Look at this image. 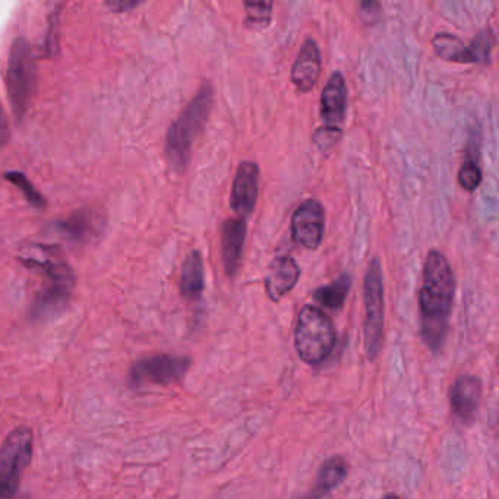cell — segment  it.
I'll return each mask as SVG.
<instances>
[{
  "instance_id": "484cf974",
  "label": "cell",
  "mask_w": 499,
  "mask_h": 499,
  "mask_svg": "<svg viewBox=\"0 0 499 499\" xmlns=\"http://www.w3.org/2000/svg\"><path fill=\"white\" fill-rule=\"evenodd\" d=\"M58 27H59V11H55V14L50 16L48 33L46 40V48L48 53H53V51L58 50Z\"/></svg>"
},
{
  "instance_id": "3957f363",
  "label": "cell",
  "mask_w": 499,
  "mask_h": 499,
  "mask_svg": "<svg viewBox=\"0 0 499 499\" xmlns=\"http://www.w3.org/2000/svg\"><path fill=\"white\" fill-rule=\"evenodd\" d=\"M214 106V90L204 84L170 126L166 137V159L179 173L185 172L196 138L201 135Z\"/></svg>"
},
{
  "instance_id": "ac0fdd59",
  "label": "cell",
  "mask_w": 499,
  "mask_h": 499,
  "mask_svg": "<svg viewBox=\"0 0 499 499\" xmlns=\"http://www.w3.org/2000/svg\"><path fill=\"white\" fill-rule=\"evenodd\" d=\"M432 47L435 55L443 61L454 63H475V58L471 55V50L464 41L450 33H438L432 38Z\"/></svg>"
},
{
  "instance_id": "4fadbf2b",
  "label": "cell",
  "mask_w": 499,
  "mask_h": 499,
  "mask_svg": "<svg viewBox=\"0 0 499 499\" xmlns=\"http://www.w3.org/2000/svg\"><path fill=\"white\" fill-rule=\"evenodd\" d=\"M248 226L241 217H231L224 220L221 227V256L226 274L234 277L238 274L246 242Z\"/></svg>"
},
{
  "instance_id": "ba28073f",
  "label": "cell",
  "mask_w": 499,
  "mask_h": 499,
  "mask_svg": "<svg viewBox=\"0 0 499 499\" xmlns=\"http://www.w3.org/2000/svg\"><path fill=\"white\" fill-rule=\"evenodd\" d=\"M191 359L187 356L155 354L140 359L129 371V379L134 387L142 385H169L187 375L191 367Z\"/></svg>"
},
{
  "instance_id": "d4e9b609",
  "label": "cell",
  "mask_w": 499,
  "mask_h": 499,
  "mask_svg": "<svg viewBox=\"0 0 499 499\" xmlns=\"http://www.w3.org/2000/svg\"><path fill=\"white\" fill-rule=\"evenodd\" d=\"M340 135H341V130H334V129L321 126L317 129V132L313 134L312 141L322 152H327L337 144Z\"/></svg>"
},
{
  "instance_id": "44dd1931",
  "label": "cell",
  "mask_w": 499,
  "mask_h": 499,
  "mask_svg": "<svg viewBox=\"0 0 499 499\" xmlns=\"http://www.w3.org/2000/svg\"><path fill=\"white\" fill-rule=\"evenodd\" d=\"M476 140H470L467 152H466V159L460 167L458 172V182L463 189L473 192L476 191L480 183H482V169L479 164V147H480V140H478V142H475Z\"/></svg>"
},
{
  "instance_id": "2e32d148",
  "label": "cell",
  "mask_w": 499,
  "mask_h": 499,
  "mask_svg": "<svg viewBox=\"0 0 499 499\" xmlns=\"http://www.w3.org/2000/svg\"><path fill=\"white\" fill-rule=\"evenodd\" d=\"M347 463L341 457H331L325 460L318 471L317 482H315V488L303 495L300 499H322L327 496L331 490H334L337 486L345 482L347 478Z\"/></svg>"
},
{
  "instance_id": "603a6c76",
  "label": "cell",
  "mask_w": 499,
  "mask_h": 499,
  "mask_svg": "<svg viewBox=\"0 0 499 499\" xmlns=\"http://www.w3.org/2000/svg\"><path fill=\"white\" fill-rule=\"evenodd\" d=\"M495 46V33L490 27L482 30L470 43L471 55L475 58V63H489L492 50Z\"/></svg>"
},
{
  "instance_id": "277c9868",
  "label": "cell",
  "mask_w": 499,
  "mask_h": 499,
  "mask_svg": "<svg viewBox=\"0 0 499 499\" xmlns=\"http://www.w3.org/2000/svg\"><path fill=\"white\" fill-rule=\"evenodd\" d=\"M335 328L328 315L313 305L299 312L295 328V349L300 360L310 366L321 364L335 346Z\"/></svg>"
},
{
  "instance_id": "6da1fadb",
  "label": "cell",
  "mask_w": 499,
  "mask_h": 499,
  "mask_svg": "<svg viewBox=\"0 0 499 499\" xmlns=\"http://www.w3.org/2000/svg\"><path fill=\"white\" fill-rule=\"evenodd\" d=\"M457 281L448 259L436 249L428 252L424 283L419 290L420 332L425 345L438 353L446 338L456 298Z\"/></svg>"
},
{
  "instance_id": "30bf717a",
  "label": "cell",
  "mask_w": 499,
  "mask_h": 499,
  "mask_svg": "<svg viewBox=\"0 0 499 499\" xmlns=\"http://www.w3.org/2000/svg\"><path fill=\"white\" fill-rule=\"evenodd\" d=\"M259 194V167L255 162H242L234 174L230 205L234 214L248 219L256 206Z\"/></svg>"
},
{
  "instance_id": "cb8c5ba5",
  "label": "cell",
  "mask_w": 499,
  "mask_h": 499,
  "mask_svg": "<svg viewBox=\"0 0 499 499\" xmlns=\"http://www.w3.org/2000/svg\"><path fill=\"white\" fill-rule=\"evenodd\" d=\"M5 179L8 182H11L12 185L18 187L19 191L23 194L25 199H27L31 205H34L36 208H44L46 206V199L44 196L33 187V183L28 180V177L25 176L23 173L19 172H8L5 174Z\"/></svg>"
},
{
  "instance_id": "8992f818",
  "label": "cell",
  "mask_w": 499,
  "mask_h": 499,
  "mask_svg": "<svg viewBox=\"0 0 499 499\" xmlns=\"http://www.w3.org/2000/svg\"><path fill=\"white\" fill-rule=\"evenodd\" d=\"M364 350L367 359L375 360L384 343V315H385V285L379 258H374L364 274Z\"/></svg>"
},
{
  "instance_id": "f1b7e54d",
  "label": "cell",
  "mask_w": 499,
  "mask_h": 499,
  "mask_svg": "<svg viewBox=\"0 0 499 499\" xmlns=\"http://www.w3.org/2000/svg\"><path fill=\"white\" fill-rule=\"evenodd\" d=\"M384 499H400L397 495H394V493H388L384 496Z\"/></svg>"
},
{
  "instance_id": "e0dca14e",
  "label": "cell",
  "mask_w": 499,
  "mask_h": 499,
  "mask_svg": "<svg viewBox=\"0 0 499 499\" xmlns=\"http://www.w3.org/2000/svg\"><path fill=\"white\" fill-rule=\"evenodd\" d=\"M205 288V268L199 251H192L183 262L180 274V293L188 300L201 298Z\"/></svg>"
},
{
  "instance_id": "83f0119b",
  "label": "cell",
  "mask_w": 499,
  "mask_h": 499,
  "mask_svg": "<svg viewBox=\"0 0 499 499\" xmlns=\"http://www.w3.org/2000/svg\"><path fill=\"white\" fill-rule=\"evenodd\" d=\"M109 8H112L115 12H125L127 9H132L138 5V2H127V0H115V2L107 4Z\"/></svg>"
},
{
  "instance_id": "8fae6325",
  "label": "cell",
  "mask_w": 499,
  "mask_h": 499,
  "mask_svg": "<svg viewBox=\"0 0 499 499\" xmlns=\"http://www.w3.org/2000/svg\"><path fill=\"white\" fill-rule=\"evenodd\" d=\"M347 84L341 72H334L321 94V120L322 126L341 130L347 112Z\"/></svg>"
},
{
  "instance_id": "7c38bea8",
  "label": "cell",
  "mask_w": 499,
  "mask_h": 499,
  "mask_svg": "<svg viewBox=\"0 0 499 499\" xmlns=\"http://www.w3.org/2000/svg\"><path fill=\"white\" fill-rule=\"evenodd\" d=\"M322 70L321 48L313 38H306L292 66V83L300 93H309L317 85Z\"/></svg>"
},
{
  "instance_id": "9c48e42d",
  "label": "cell",
  "mask_w": 499,
  "mask_h": 499,
  "mask_svg": "<svg viewBox=\"0 0 499 499\" xmlns=\"http://www.w3.org/2000/svg\"><path fill=\"white\" fill-rule=\"evenodd\" d=\"M325 233V208L318 199H305L292 217V238L308 249H318Z\"/></svg>"
},
{
  "instance_id": "4316f807",
  "label": "cell",
  "mask_w": 499,
  "mask_h": 499,
  "mask_svg": "<svg viewBox=\"0 0 499 499\" xmlns=\"http://www.w3.org/2000/svg\"><path fill=\"white\" fill-rule=\"evenodd\" d=\"M8 141H9V122L2 103H0V147H4Z\"/></svg>"
},
{
  "instance_id": "9a60e30c",
  "label": "cell",
  "mask_w": 499,
  "mask_h": 499,
  "mask_svg": "<svg viewBox=\"0 0 499 499\" xmlns=\"http://www.w3.org/2000/svg\"><path fill=\"white\" fill-rule=\"evenodd\" d=\"M482 399V382L475 375L458 377L450 388V406L457 419L468 422L475 417Z\"/></svg>"
},
{
  "instance_id": "5bb4252c",
  "label": "cell",
  "mask_w": 499,
  "mask_h": 499,
  "mask_svg": "<svg viewBox=\"0 0 499 499\" xmlns=\"http://www.w3.org/2000/svg\"><path fill=\"white\" fill-rule=\"evenodd\" d=\"M300 278V267L288 255L275 256L266 275V292L273 302H280L290 293Z\"/></svg>"
},
{
  "instance_id": "d6986e66",
  "label": "cell",
  "mask_w": 499,
  "mask_h": 499,
  "mask_svg": "<svg viewBox=\"0 0 499 499\" xmlns=\"http://www.w3.org/2000/svg\"><path fill=\"white\" fill-rule=\"evenodd\" d=\"M350 287H352V275L349 273H345L332 283L317 288L313 293V299L327 309L340 310L346 303Z\"/></svg>"
},
{
  "instance_id": "7a4b0ae2",
  "label": "cell",
  "mask_w": 499,
  "mask_h": 499,
  "mask_svg": "<svg viewBox=\"0 0 499 499\" xmlns=\"http://www.w3.org/2000/svg\"><path fill=\"white\" fill-rule=\"evenodd\" d=\"M22 261L38 268L46 277V285L37 295L31 315L34 320L47 321L61 315L72 296L75 275L62 251L56 246H37L25 252Z\"/></svg>"
},
{
  "instance_id": "5b68a950",
  "label": "cell",
  "mask_w": 499,
  "mask_h": 499,
  "mask_svg": "<svg viewBox=\"0 0 499 499\" xmlns=\"http://www.w3.org/2000/svg\"><path fill=\"white\" fill-rule=\"evenodd\" d=\"M37 83V68L31 46L16 38L9 50L6 68V88L12 110L18 120L28 112Z\"/></svg>"
},
{
  "instance_id": "52a82bcc",
  "label": "cell",
  "mask_w": 499,
  "mask_h": 499,
  "mask_svg": "<svg viewBox=\"0 0 499 499\" xmlns=\"http://www.w3.org/2000/svg\"><path fill=\"white\" fill-rule=\"evenodd\" d=\"M34 435L27 426L14 429L0 446V495L4 499L15 496L22 471L33 458Z\"/></svg>"
},
{
  "instance_id": "ffe728a7",
  "label": "cell",
  "mask_w": 499,
  "mask_h": 499,
  "mask_svg": "<svg viewBox=\"0 0 499 499\" xmlns=\"http://www.w3.org/2000/svg\"><path fill=\"white\" fill-rule=\"evenodd\" d=\"M97 217L91 211H78L59 221L58 230L72 242H85L97 230Z\"/></svg>"
},
{
  "instance_id": "7402d4cb",
  "label": "cell",
  "mask_w": 499,
  "mask_h": 499,
  "mask_svg": "<svg viewBox=\"0 0 499 499\" xmlns=\"http://www.w3.org/2000/svg\"><path fill=\"white\" fill-rule=\"evenodd\" d=\"M246 9V18L245 25L251 30H264L268 27L273 16V2H245L243 4Z\"/></svg>"
}]
</instances>
